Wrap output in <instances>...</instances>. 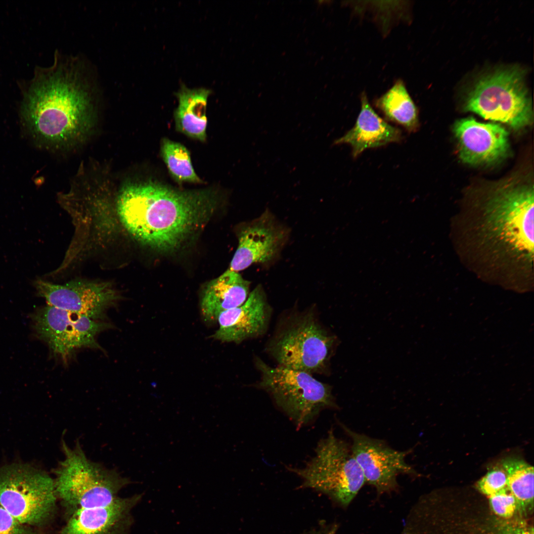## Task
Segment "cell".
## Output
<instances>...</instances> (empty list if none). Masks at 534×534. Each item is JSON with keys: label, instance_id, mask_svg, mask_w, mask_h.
<instances>
[{"label": "cell", "instance_id": "1", "mask_svg": "<svg viewBox=\"0 0 534 534\" xmlns=\"http://www.w3.org/2000/svg\"><path fill=\"white\" fill-rule=\"evenodd\" d=\"M534 191L505 185L475 210L451 218L455 251L482 280L518 290L533 286Z\"/></svg>", "mask_w": 534, "mask_h": 534}, {"label": "cell", "instance_id": "2", "mask_svg": "<svg viewBox=\"0 0 534 534\" xmlns=\"http://www.w3.org/2000/svg\"><path fill=\"white\" fill-rule=\"evenodd\" d=\"M218 199L214 189L180 190L149 179L125 183L116 206L124 226L136 240L170 253L205 225Z\"/></svg>", "mask_w": 534, "mask_h": 534}, {"label": "cell", "instance_id": "3", "mask_svg": "<svg viewBox=\"0 0 534 534\" xmlns=\"http://www.w3.org/2000/svg\"><path fill=\"white\" fill-rule=\"evenodd\" d=\"M75 58L55 55L50 67L36 71L25 95L23 114L33 132L54 144L83 138L92 127L91 87Z\"/></svg>", "mask_w": 534, "mask_h": 534}, {"label": "cell", "instance_id": "4", "mask_svg": "<svg viewBox=\"0 0 534 534\" xmlns=\"http://www.w3.org/2000/svg\"><path fill=\"white\" fill-rule=\"evenodd\" d=\"M63 460L53 471L55 490L66 517L76 510L106 505L130 480L87 456L78 440L71 447L61 442Z\"/></svg>", "mask_w": 534, "mask_h": 534}, {"label": "cell", "instance_id": "5", "mask_svg": "<svg viewBox=\"0 0 534 534\" xmlns=\"http://www.w3.org/2000/svg\"><path fill=\"white\" fill-rule=\"evenodd\" d=\"M303 486L319 491L347 507L365 483L351 446L332 429L318 443L313 457L301 468L288 467Z\"/></svg>", "mask_w": 534, "mask_h": 534}, {"label": "cell", "instance_id": "6", "mask_svg": "<svg viewBox=\"0 0 534 534\" xmlns=\"http://www.w3.org/2000/svg\"><path fill=\"white\" fill-rule=\"evenodd\" d=\"M57 496L54 479L28 463L0 467V506L19 522L37 528L53 519Z\"/></svg>", "mask_w": 534, "mask_h": 534}, {"label": "cell", "instance_id": "7", "mask_svg": "<svg viewBox=\"0 0 534 534\" xmlns=\"http://www.w3.org/2000/svg\"><path fill=\"white\" fill-rule=\"evenodd\" d=\"M256 364L261 373L260 387L271 396L297 427L310 423L325 408H339L331 387L312 374L280 365L271 367L259 358Z\"/></svg>", "mask_w": 534, "mask_h": 534}, {"label": "cell", "instance_id": "8", "mask_svg": "<svg viewBox=\"0 0 534 534\" xmlns=\"http://www.w3.org/2000/svg\"><path fill=\"white\" fill-rule=\"evenodd\" d=\"M464 108L516 130L530 125L533 118L524 75L518 68L498 70L480 79L468 94Z\"/></svg>", "mask_w": 534, "mask_h": 534}, {"label": "cell", "instance_id": "9", "mask_svg": "<svg viewBox=\"0 0 534 534\" xmlns=\"http://www.w3.org/2000/svg\"><path fill=\"white\" fill-rule=\"evenodd\" d=\"M337 337L323 328L312 313L294 316L268 345L278 365L310 374L327 371L337 346Z\"/></svg>", "mask_w": 534, "mask_h": 534}, {"label": "cell", "instance_id": "10", "mask_svg": "<svg viewBox=\"0 0 534 534\" xmlns=\"http://www.w3.org/2000/svg\"><path fill=\"white\" fill-rule=\"evenodd\" d=\"M30 317L36 336L48 345L54 356L66 361L80 348L102 350L96 336L113 327L110 323L48 305L37 309Z\"/></svg>", "mask_w": 534, "mask_h": 534}, {"label": "cell", "instance_id": "11", "mask_svg": "<svg viewBox=\"0 0 534 534\" xmlns=\"http://www.w3.org/2000/svg\"><path fill=\"white\" fill-rule=\"evenodd\" d=\"M342 427L352 440V452L365 482L373 486L378 495L396 490L399 475H417L405 460L411 449L398 451L383 440L355 432L344 425Z\"/></svg>", "mask_w": 534, "mask_h": 534}, {"label": "cell", "instance_id": "12", "mask_svg": "<svg viewBox=\"0 0 534 534\" xmlns=\"http://www.w3.org/2000/svg\"><path fill=\"white\" fill-rule=\"evenodd\" d=\"M33 285L38 296L48 305L104 321L107 310L114 306L120 296L109 283L72 281L56 284L38 278Z\"/></svg>", "mask_w": 534, "mask_h": 534}, {"label": "cell", "instance_id": "13", "mask_svg": "<svg viewBox=\"0 0 534 534\" xmlns=\"http://www.w3.org/2000/svg\"><path fill=\"white\" fill-rule=\"evenodd\" d=\"M288 235V229L267 209L240 228L238 247L229 269L238 272L253 264L271 261L284 245Z\"/></svg>", "mask_w": 534, "mask_h": 534}, {"label": "cell", "instance_id": "14", "mask_svg": "<svg viewBox=\"0 0 534 534\" xmlns=\"http://www.w3.org/2000/svg\"><path fill=\"white\" fill-rule=\"evenodd\" d=\"M461 161L472 165L490 164L506 156L508 133L501 125L473 118L457 121L453 127Z\"/></svg>", "mask_w": 534, "mask_h": 534}, {"label": "cell", "instance_id": "15", "mask_svg": "<svg viewBox=\"0 0 534 534\" xmlns=\"http://www.w3.org/2000/svg\"><path fill=\"white\" fill-rule=\"evenodd\" d=\"M141 497L119 496L106 505L78 509L66 517L60 534H129L132 510Z\"/></svg>", "mask_w": 534, "mask_h": 534}, {"label": "cell", "instance_id": "16", "mask_svg": "<svg viewBox=\"0 0 534 534\" xmlns=\"http://www.w3.org/2000/svg\"><path fill=\"white\" fill-rule=\"evenodd\" d=\"M270 308L261 285L257 286L241 306L222 312L219 327L212 337L224 342L240 343L265 332Z\"/></svg>", "mask_w": 534, "mask_h": 534}, {"label": "cell", "instance_id": "17", "mask_svg": "<svg viewBox=\"0 0 534 534\" xmlns=\"http://www.w3.org/2000/svg\"><path fill=\"white\" fill-rule=\"evenodd\" d=\"M402 138L400 130L381 118L363 93L361 109L355 125L343 136L335 140L333 145L349 144L352 147L353 156L356 158L366 149L399 142Z\"/></svg>", "mask_w": 534, "mask_h": 534}, {"label": "cell", "instance_id": "18", "mask_svg": "<svg viewBox=\"0 0 534 534\" xmlns=\"http://www.w3.org/2000/svg\"><path fill=\"white\" fill-rule=\"evenodd\" d=\"M250 284L238 272L230 269L209 282L200 301L204 319L215 322L222 312L242 305L249 296Z\"/></svg>", "mask_w": 534, "mask_h": 534}, {"label": "cell", "instance_id": "19", "mask_svg": "<svg viewBox=\"0 0 534 534\" xmlns=\"http://www.w3.org/2000/svg\"><path fill=\"white\" fill-rule=\"evenodd\" d=\"M209 89H189L182 84L175 94L178 106L174 111L177 131L194 139L204 141L207 137L206 108Z\"/></svg>", "mask_w": 534, "mask_h": 534}, {"label": "cell", "instance_id": "20", "mask_svg": "<svg viewBox=\"0 0 534 534\" xmlns=\"http://www.w3.org/2000/svg\"><path fill=\"white\" fill-rule=\"evenodd\" d=\"M385 118L403 127L409 133L419 127L418 111L404 84L398 81L375 101Z\"/></svg>", "mask_w": 534, "mask_h": 534}, {"label": "cell", "instance_id": "21", "mask_svg": "<svg viewBox=\"0 0 534 534\" xmlns=\"http://www.w3.org/2000/svg\"><path fill=\"white\" fill-rule=\"evenodd\" d=\"M500 464L507 475V488L515 498L517 506H531L534 501L533 467L515 458L503 459Z\"/></svg>", "mask_w": 534, "mask_h": 534}, {"label": "cell", "instance_id": "22", "mask_svg": "<svg viewBox=\"0 0 534 534\" xmlns=\"http://www.w3.org/2000/svg\"><path fill=\"white\" fill-rule=\"evenodd\" d=\"M161 154L169 173L178 182L202 183L195 173L188 149L167 138L162 139Z\"/></svg>", "mask_w": 534, "mask_h": 534}, {"label": "cell", "instance_id": "23", "mask_svg": "<svg viewBox=\"0 0 534 534\" xmlns=\"http://www.w3.org/2000/svg\"><path fill=\"white\" fill-rule=\"evenodd\" d=\"M507 487V475L504 469L495 467L477 483V488L484 494L490 496Z\"/></svg>", "mask_w": 534, "mask_h": 534}, {"label": "cell", "instance_id": "24", "mask_svg": "<svg viewBox=\"0 0 534 534\" xmlns=\"http://www.w3.org/2000/svg\"><path fill=\"white\" fill-rule=\"evenodd\" d=\"M489 497L491 509L501 517H511L518 507L515 498L507 487Z\"/></svg>", "mask_w": 534, "mask_h": 534}, {"label": "cell", "instance_id": "25", "mask_svg": "<svg viewBox=\"0 0 534 534\" xmlns=\"http://www.w3.org/2000/svg\"><path fill=\"white\" fill-rule=\"evenodd\" d=\"M0 534H44L39 528L24 524L0 506Z\"/></svg>", "mask_w": 534, "mask_h": 534}, {"label": "cell", "instance_id": "26", "mask_svg": "<svg viewBox=\"0 0 534 534\" xmlns=\"http://www.w3.org/2000/svg\"><path fill=\"white\" fill-rule=\"evenodd\" d=\"M337 531V526L334 525L327 528L324 530H318L312 533V534H335Z\"/></svg>", "mask_w": 534, "mask_h": 534}]
</instances>
